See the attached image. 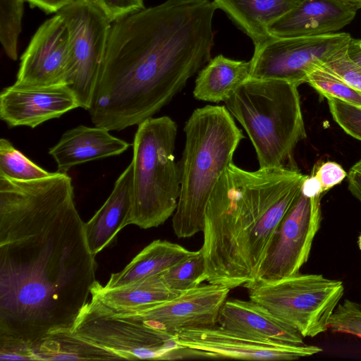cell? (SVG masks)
I'll return each instance as SVG.
<instances>
[{"mask_svg": "<svg viewBox=\"0 0 361 361\" xmlns=\"http://www.w3.org/2000/svg\"><path fill=\"white\" fill-rule=\"evenodd\" d=\"M67 173L0 176V338L71 330L97 281Z\"/></svg>", "mask_w": 361, "mask_h": 361, "instance_id": "6da1fadb", "label": "cell"}, {"mask_svg": "<svg viewBox=\"0 0 361 361\" xmlns=\"http://www.w3.org/2000/svg\"><path fill=\"white\" fill-rule=\"evenodd\" d=\"M216 9L166 0L112 22L88 110L94 126L121 130L168 104L211 59Z\"/></svg>", "mask_w": 361, "mask_h": 361, "instance_id": "7a4b0ae2", "label": "cell"}, {"mask_svg": "<svg viewBox=\"0 0 361 361\" xmlns=\"http://www.w3.org/2000/svg\"><path fill=\"white\" fill-rule=\"evenodd\" d=\"M307 175L295 168L244 170L231 163L206 206L203 243L207 281L230 289L257 279L272 237L301 192Z\"/></svg>", "mask_w": 361, "mask_h": 361, "instance_id": "3957f363", "label": "cell"}, {"mask_svg": "<svg viewBox=\"0 0 361 361\" xmlns=\"http://www.w3.org/2000/svg\"><path fill=\"white\" fill-rule=\"evenodd\" d=\"M183 130L185 142L178 163L180 190L172 219L173 231L180 238L202 231L209 197L244 138L226 106L196 109Z\"/></svg>", "mask_w": 361, "mask_h": 361, "instance_id": "277c9868", "label": "cell"}, {"mask_svg": "<svg viewBox=\"0 0 361 361\" xmlns=\"http://www.w3.org/2000/svg\"><path fill=\"white\" fill-rule=\"evenodd\" d=\"M298 87L250 77L224 101L251 140L259 168L290 167L296 145L307 136Z\"/></svg>", "mask_w": 361, "mask_h": 361, "instance_id": "5b68a950", "label": "cell"}, {"mask_svg": "<svg viewBox=\"0 0 361 361\" xmlns=\"http://www.w3.org/2000/svg\"><path fill=\"white\" fill-rule=\"evenodd\" d=\"M178 127L169 116L137 125L133 147V207L130 224L147 229L173 215L180 190L174 149Z\"/></svg>", "mask_w": 361, "mask_h": 361, "instance_id": "8992f818", "label": "cell"}, {"mask_svg": "<svg viewBox=\"0 0 361 361\" xmlns=\"http://www.w3.org/2000/svg\"><path fill=\"white\" fill-rule=\"evenodd\" d=\"M71 331L118 360H183L198 353L176 343L174 334L152 327L135 311L108 306L91 296Z\"/></svg>", "mask_w": 361, "mask_h": 361, "instance_id": "52a82bcc", "label": "cell"}, {"mask_svg": "<svg viewBox=\"0 0 361 361\" xmlns=\"http://www.w3.org/2000/svg\"><path fill=\"white\" fill-rule=\"evenodd\" d=\"M250 300L274 317L313 338L329 329L330 318L344 294L341 281L321 274H297L244 286Z\"/></svg>", "mask_w": 361, "mask_h": 361, "instance_id": "ba28073f", "label": "cell"}, {"mask_svg": "<svg viewBox=\"0 0 361 361\" xmlns=\"http://www.w3.org/2000/svg\"><path fill=\"white\" fill-rule=\"evenodd\" d=\"M70 37L71 61L66 84L79 107L89 110L103 61L111 22L90 0H78L60 10Z\"/></svg>", "mask_w": 361, "mask_h": 361, "instance_id": "9c48e42d", "label": "cell"}, {"mask_svg": "<svg viewBox=\"0 0 361 361\" xmlns=\"http://www.w3.org/2000/svg\"><path fill=\"white\" fill-rule=\"evenodd\" d=\"M322 196L300 192L276 229L255 281H274L300 273L320 228Z\"/></svg>", "mask_w": 361, "mask_h": 361, "instance_id": "30bf717a", "label": "cell"}, {"mask_svg": "<svg viewBox=\"0 0 361 361\" xmlns=\"http://www.w3.org/2000/svg\"><path fill=\"white\" fill-rule=\"evenodd\" d=\"M351 38L348 32L272 37L255 48L250 60L251 77L285 80L300 85L306 82L307 74L314 66L346 46Z\"/></svg>", "mask_w": 361, "mask_h": 361, "instance_id": "8fae6325", "label": "cell"}, {"mask_svg": "<svg viewBox=\"0 0 361 361\" xmlns=\"http://www.w3.org/2000/svg\"><path fill=\"white\" fill-rule=\"evenodd\" d=\"M177 344L207 353L211 358L247 360H293L322 351L318 346L261 341L220 326L184 328L174 333Z\"/></svg>", "mask_w": 361, "mask_h": 361, "instance_id": "7c38bea8", "label": "cell"}, {"mask_svg": "<svg viewBox=\"0 0 361 361\" xmlns=\"http://www.w3.org/2000/svg\"><path fill=\"white\" fill-rule=\"evenodd\" d=\"M70 61L69 32L63 18L56 13L32 36L20 57L15 83L27 86L66 84Z\"/></svg>", "mask_w": 361, "mask_h": 361, "instance_id": "4fadbf2b", "label": "cell"}, {"mask_svg": "<svg viewBox=\"0 0 361 361\" xmlns=\"http://www.w3.org/2000/svg\"><path fill=\"white\" fill-rule=\"evenodd\" d=\"M230 290L208 283L183 291L173 300L131 310L152 327L171 334L184 328L213 326Z\"/></svg>", "mask_w": 361, "mask_h": 361, "instance_id": "5bb4252c", "label": "cell"}, {"mask_svg": "<svg viewBox=\"0 0 361 361\" xmlns=\"http://www.w3.org/2000/svg\"><path fill=\"white\" fill-rule=\"evenodd\" d=\"M79 107L66 84L27 86L14 83L0 93V118L8 126L35 128Z\"/></svg>", "mask_w": 361, "mask_h": 361, "instance_id": "9a60e30c", "label": "cell"}, {"mask_svg": "<svg viewBox=\"0 0 361 361\" xmlns=\"http://www.w3.org/2000/svg\"><path fill=\"white\" fill-rule=\"evenodd\" d=\"M218 323L229 332L254 340L304 344V337L297 329L250 300H226L220 310Z\"/></svg>", "mask_w": 361, "mask_h": 361, "instance_id": "2e32d148", "label": "cell"}, {"mask_svg": "<svg viewBox=\"0 0 361 361\" xmlns=\"http://www.w3.org/2000/svg\"><path fill=\"white\" fill-rule=\"evenodd\" d=\"M357 12L331 0H304L269 27L273 37L320 35L338 32Z\"/></svg>", "mask_w": 361, "mask_h": 361, "instance_id": "e0dca14e", "label": "cell"}, {"mask_svg": "<svg viewBox=\"0 0 361 361\" xmlns=\"http://www.w3.org/2000/svg\"><path fill=\"white\" fill-rule=\"evenodd\" d=\"M129 145L106 128L80 125L66 131L49 154L57 164V171L66 173L78 164L119 155Z\"/></svg>", "mask_w": 361, "mask_h": 361, "instance_id": "ac0fdd59", "label": "cell"}, {"mask_svg": "<svg viewBox=\"0 0 361 361\" xmlns=\"http://www.w3.org/2000/svg\"><path fill=\"white\" fill-rule=\"evenodd\" d=\"M133 172L130 162L117 178L104 204L85 223L87 244L94 257L112 245L118 232L130 224L133 207Z\"/></svg>", "mask_w": 361, "mask_h": 361, "instance_id": "d6986e66", "label": "cell"}, {"mask_svg": "<svg viewBox=\"0 0 361 361\" xmlns=\"http://www.w3.org/2000/svg\"><path fill=\"white\" fill-rule=\"evenodd\" d=\"M304 0H213L257 48L272 37L269 27Z\"/></svg>", "mask_w": 361, "mask_h": 361, "instance_id": "ffe728a7", "label": "cell"}, {"mask_svg": "<svg viewBox=\"0 0 361 361\" xmlns=\"http://www.w3.org/2000/svg\"><path fill=\"white\" fill-rule=\"evenodd\" d=\"M250 77V61L234 60L220 54L200 71L193 96L204 102H224Z\"/></svg>", "mask_w": 361, "mask_h": 361, "instance_id": "44dd1931", "label": "cell"}, {"mask_svg": "<svg viewBox=\"0 0 361 361\" xmlns=\"http://www.w3.org/2000/svg\"><path fill=\"white\" fill-rule=\"evenodd\" d=\"M183 246L166 240H156L140 252L121 271L111 274L106 288L123 286L144 278L157 275L190 256Z\"/></svg>", "mask_w": 361, "mask_h": 361, "instance_id": "7402d4cb", "label": "cell"}, {"mask_svg": "<svg viewBox=\"0 0 361 361\" xmlns=\"http://www.w3.org/2000/svg\"><path fill=\"white\" fill-rule=\"evenodd\" d=\"M181 293L168 288L157 274L114 288H106L97 281L91 296L112 307L137 309L173 300Z\"/></svg>", "mask_w": 361, "mask_h": 361, "instance_id": "603a6c76", "label": "cell"}, {"mask_svg": "<svg viewBox=\"0 0 361 361\" xmlns=\"http://www.w3.org/2000/svg\"><path fill=\"white\" fill-rule=\"evenodd\" d=\"M30 348L34 360H118L113 353L75 336L71 330L49 334Z\"/></svg>", "mask_w": 361, "mask_h": 361, "instance_id": "cb8c5ba5", "label": "cell"}, {"mask_svg": "<svg viewBox=\"0 0 361 361\" xmlns=\"http://www.w3.org/2000/svg\"><path fill=\"white\" fill-rule=\"evenodd\" d=\"M171 290L183 292L207 281L205 263L200 250L159 274Z\"/></svg>", "mask_w": 361, "mask_h": 361, "instance_id": "d4e9b609", "label": "cell"}, {"mask_svg": "<svg viewBox=\"0 0 361 361\" xmlns=\"http://www.w3.org/2000/svg\"><path fill=\"white\" fill-rule=\"evenodd\" d=\"M25 157L5 138L0 140V176L20 181L46 178L52 175Z\"/></svg>", "mask_w": 361, "mask_h": 361, "instance_id": "484cf974", "label": "cell"}, {"mask_svg": "<svg viewBox=\"0 0 361 361\" xmlns=\"http://www.w3.org/2000/svg\"><path fill=\"white\" fill-rule=\"evenodd\" d=\"M306 82L326 99L336 98L361 107V92L321 64L314 66L307 73Z\"/></svg>", "mask_w": 361, "mask_h": 361, "instance_id": "4316f807", "label": "cell"}, {"mask_svg": "<svg viewBox=\"0 0 361 361\" xmlns=\"http://www.w3.org/2000/svg\"><path fill=\"white\" fill-rule=\"evenodd\" d=\"M25 0H0V41L12 60L18 57Z\"/></svg>", "mask_w": 361, "mask_h": 361, "instance_id": "83f0119b", "label": "cell"}, {"mask_svg": "<svg viewBox=\"0 0 361 361\" xmlns=\"http://www.w3.org/2000/svg\"><path fill=\"white\" fill-rule=\"evenodd\" d=\"M329 329L361 338V305L349 300L338 304L330 318Z\"/></svg>", "mask_w": 361, "mask_h": 361, "instance_id": "f1b7e54d", "label": "cell"}, {"mask_svg": "<svg viewBox=\"0 0 361 361\" xmlns=\"http://www.w3.org/2000/svg\"><path fill=\"white\" fill-rule=\"evenodd\" d=\"M348 44L331 54L321 65L361 92V66L349 56Z\"/></svg>", "mask_w": 361, "mask_h": 361, "instance_id": "f546056e", "label": "cell"}, {"mask_svg": "<svg viewBox=\"0 0 361 361\" xmlns=\"http://www.w3.org/2000/svg\"><path fill=\"white\" fill-rule=\"evenodd\" d=\"M335 122L349 135L361 141V107L336 98H327Z\"/></svg>", "mask_w": 361, "mask_h": 361, "instance_id": "4dcf8cb0", "label": "cell"}, {"mask_svg": "<svg viewBox=\"0 0 361 361\" xmlns=\"http://www.w3.org/2000/svg\"><path fill=\"white\" fill-rule=\"evenodd\" d=\"M98 6L109 20H114L145 8L137 0H90Z\"/></svg>", "mask_w": 361, "mask_h": 361, "instance_id": "1f68e13d", "label": "cell"}, {"mask_svg": "<svg viewBox=\"0 0 361 361\" xmlns=\"http://www.w3.org/2000/svg\"><path fill=\"white\" fill-rule=\"evenodd\" d=\"M314 173L320 180L324 192L341 183L348 176L339 164L332 161L322 163Z\"/></svg>", "mask_w": 361, "mask_h": 361, "instance_id": "d6a6232c", "label": "cell"}, {"mask_svg": "<svg viewBox=\"0 0 361 361\" xmlns=\"http://www.w3.org/2000/svg\"><path fill=\"white\" fill-rule=\"evenodd\" d=\"M0 360H34L30 345L0 338Z\"/></svg>", "mask_w": 361, "mask_h": 361, "instance_id": "836d02e7", "label": "cell"}, {"mask_svg": "<svg viewBox=\"0 0 361 361\" xmlns=\"http://www.w3.org/2000/svg\"><path fill=\"white\" fill-rule=\"evenodd\" d=\"M32 6L37 7L47 13H58L65 6L78 0H25Z\"/></svg>", "mask_w": 361, "mask_h": 361, "instance_id": "e575fe53", "label": "cell"}, {"mask_svg": "<svg viewBox=\"0 0 361 361\" xmlns=\"http://www.w3.org/2000/svg\"><path fill=\"white\" fill-rule=\"evenodd\" d=\"M301 193L308 197L322 195L324 193L322 183L314 173L305 178L301 187Z\"/></svg>", "mask_w": 361, "mask_h": 361, "instance_id": "d590c367", "label": "cell"}, {"mask_svg": "<svg viewBox=\"0 0 361 361\" xmlns=\"http://www.w3.org/2000/svg\"><path fill=\"white\" fill-rule=\"evenodd\" d=\"M348 54L350 59L361 66V39L351 38L348 44Z\"/></svg>", "mask_w": 361, "mask_h": 361, "instance_id": "8d00e7d4", "label": "cell"}, {"mask_svg": "<svg viewBox=\"0 0 361 361\" xmlns=\"http://www.w3.org/2000/svg\"><path fill=\"white\" fill-rule=\"evenodd\" d=\"M344 7L357 11L361 9V0H331Z\"/></svg>", "mask_w": 361, "mask_h": 361, "instance_id": "74e56055", "label": "cell"}, {"mask_svg": "<svg viewBox=\"0 0 361 361\" xmlns=\"http://www.w3.org/2000/svg\"><path fill=\"white\" fill-rule=\"evenodd\" d=\"M357 244H358L359 248H360V250L361 251V233H360V235L358 237Z\"/></svg>", "mask_w": 361, "mask_h": 361, "instance_id": "f35d334b", "label": "cell"}, {"mask_svg": "<svg viewBox=\"0 0 361 361\" xmlns=\"http://www.w3.org/2000/svg\"><path fill=\"white\" fill-rule=\"evenodd\" d=\"M139 3H140L141 4H143L144 5V2L143 1L144 0H137Z\"/></svg>", "mask_w": 361, "mask_h": 361, "instance_id": "ab89813d", "label": "cell"}]
</instances>
